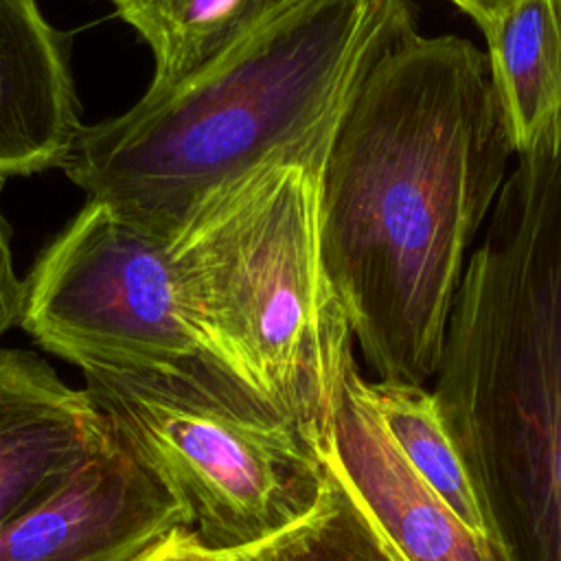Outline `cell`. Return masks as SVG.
Returning <instances> with one entry per match:
<instances>
[{
	"label": "cell",
	"mask_w": 561,
	"mask_h": 561,
	"mask_svg": "<svg viewBox=\"0 0 561 561\" xmlns=\"http://www.w3.org/2000/svg\"><path fill=\"white\" fill-rule=\"evenodd\" d=\"M511 156L471 39L416 31L357 83L318 171V243L375 379L436 377L469 248Z\"/></svg>",
	"instance_id": "6da1fadb"
},
{
	"label": "cell",
	"mask_w": 561,
	"mask_h": 561,
	"mask_svg": "<svg viewBox=\"0 0 561 561\" xmlns=\"http://www.w3.org/2000/svg\"><path fill=\"white\" fill-rule=\"evenodd\" d=\"M416 31L410 0H276L180 83L81 127L59 167L171 243L204 197L265 162L320 171L366 70Z\"/></svg>",
	"instance_id": "7a4b0ae2"
},
{
	"label": "cell",
	"mask_w": 561,
	"mask_h": 561,
	"mask_svg": "<svg viewBox=\"0 0 561 561\" xmlns=\"http://www.w3.org/2000/svg\"><path fill=\"white\" fill-rule=\"evenodd\" d=\"M502 561H561V147L517 158L471 250L434 388Z\"/></svg>",
	"instance_id": "3957f363"
},
{
	"label": "cell",
	"mask_w": 561,
	"mask_h": 561,
	"mask_svg": "<svg viewBox=\"0 0 561 561\" xmlns=\"http://www.w3.org/2000/svg\"><path fill=\"white\" fill-rule=\"evenodd\" d=\"M169 248L206 351L298 432L327 414L357 357L320 259L318 169L272 160L239 175Z\"/></svg>",
	"instance_id": "277c9868"
},
{
	"label": "cell",
	"mask_w": 561,
	"mask_h": 561,
	"mask_svg": "<svg viewBox=\"0 0 561 561\" xmlns=\"http://www.w3.org/2000/svg\"><path fill=\"white\" fill-rule=\"evenodd\" d=\"M75 366L116 436L213 550L234 552L285 530L329 489L298 427L208 355Z\"/></svg>",
	"instance_id": "5b68a950"
},
{
	"label": "cell",
	"mask_w": 561,
	"mask_h": 561,
	"mask_svg": "<svg viewBox=\"0 0 561 561\" xmlns=\"http://www.w3.org/2000/svg\"><path fill=\"white\" fill-rule=\"evenodd\" d=\"M18 324L72 364L213 357L186 316L169 243L94 197L22 280Z\"/></svg>",
	"instance_id": "8992f818"
},
{
	"label": "cell",
	"mask_w": 561,
	"mask_h": 561,
	"mask_svg": "<svg viewBox=\"0 0 561 561\" xmlns=\"http://www.w3.org/2000/svg\"><path fill=\"white\" fill-rule=\"evenodd\" d=\"M300 436L386 561H502L405 462L373 408L357 359L331 410Z\"/></svg>",
	"instance_id": "52a82bcc"
},
{
	"label": "cell",
	"mask_w": 561,
	"mask_h": 561,
	"mask_svg": "<svg viewBox=\"0 0 561 561\" xmlns=\"http://www.w3.org/2000/svg\"><path fill=\"white\" fill-rule=\"evenodd\" d=\"M114 430V427H112ZM188 515L116 436L0 526V561H140Z\"/></svg>",
	"instance_id": "ba28073f"
},
{
	"label": "cell",
	"mask_w": 561,
	"mask_h": 561,
	"mask_svg": "<svg viewBox=\"0 0 561 561\" xmlns=\"http://www.w3.org/2000/svg\"><path fill=\"white\" fill-rule=\"evenodd\" d=\"M114 430L85 388L42 357L0 346V526L53 493Z\"/></svg>",
	"instance_id": "9c48e42d"
},
{
	"label": "cell",
	"mask_w": 561,
	"mask_h": 561,
	"mask_svg": "<svg viewBox=\"0 0 561 561\" xmlns=\"http://www.w3.org/2000/svg\"><path fill=\"white\" fill-rule=\"evenodd\" d=\"M81 127L68 35L35 0H0V180L59 167Z\"/></svg>",
	"instance_id": "30bf717a"
},
{
	"label": "cell",
	"mask_w": 561,
	"mask_h": 561,
	"mask_svg": "<svg viewBox=\"0 0 561 561\" xmlns=\"http://www.w3.org/2000/svg\"><path fill=\"white\" fill-rule=\"evenodd\" d=\"M513 156L561 147V0H515L480 31Z\"/></svg>",
	"instance_id": "8fae6325"
},
{
	"label": "cell",
	"mask_w": 561,
	"mask_h": 561,
	"mask_svg": "<svg viewBox=\"0 0 561 561\" xmlns=\"http://www.w3.org/2000/svg\"><path fill=\"white\" fill-rule=\"evenodd\" d=\"M373 408L414 473L495 550V533L484 513L469 467L451 436L434 390L394 379H368ZM500 554V552H497Z\"/></svg>",
	"instance_id": "7c38bea8"
},
{
	"label": "cell",
	"mask_w": 561,
	"mask_h": 561,
	"mask_svg": "<svg viewBox=\"0 0 561 561\" xmlns=\"http://www.w3.org/2000/svg\"><path fill=\"white\" fill-rule=\"evenodd\" d=\"M147 42L153 77L147 90H167L232 44L276 0H110Z\"/></svg>",
	"instance_id": "4fadbf2b"
},
{
	"label": "cell",
	"mask_w": 561,
	"mask_h": 561,
	"mask_svg": "<svg viewBox=\"0 0 561 561\" xmlns=\"http://www.w3.org/2000/svg\"><path fill=\"white\" fill-rule=\"evenodd\" d=\"M230 561H386V557L329 482L309 515L263 541L230 552Z\"/></svg>",
	"instance_id": "5bb4252c"
},
{
	"label": "cell",
	"mask_w": 561,
	"mask_h": 561,
	"mask_svg": "<svg viewBox=\"0 0 561 561\" xmlns=\"http://www.w3.org/2000/svg\"><path fill=\"white\" fill-rule=\"evenodd\" d=\"M22 302V280L13 270L9 226L0 210V337L18 324Z\"/></svg>",
	"instance_id": "9a60e30c"
},
{
	"label": "cell",
	"mask_w": 561,
	"mask_h": 561,
	"mask_svg": "<svg viewBox=\"0 0 561 561\" xmlns=\"http://www.w3.org/2000/svg\"><path fill=\"white\" fill-rule=\"evenodd\" d=\"M140 561H230V552L213 550L188 528H178Z\"/></svg>",
	"instance_id": "2e32d148"
},
{
	"label": "cell",
	"mask_w": 561,
	"mask_h": 561,
	"mask_svg": "<svg viewBox=\"0 0 561 561\" xmlns=\"http://www.w3.org/2000/svg\"><path fill=\"white\" fill-rule=\"evenodd\" d=\"M462 13H467L476 26L482 31L489 26L497 15H502L515 0H449Z\"/></svg>",
	"instance_id": "e0dca14e"
}]
</instances>
